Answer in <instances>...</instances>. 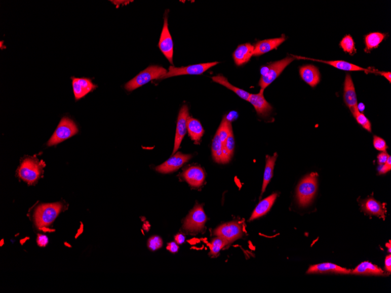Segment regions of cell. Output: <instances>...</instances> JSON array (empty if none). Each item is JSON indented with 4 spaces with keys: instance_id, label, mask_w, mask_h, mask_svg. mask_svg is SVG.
I'll return each mask as SVG.
<instances>
[{
    "instance_id": "5bb4252c",
    "label": "cell",
    "mask_w": 391,
    "mask_h": 293,
    "mask_svg": "<svg viewBox=\"0 0 391 293\" xmlns=\"http://www.w3.org/2000/svg\"><path fill=\"white\" fill-rule=\"evenodd\" d=\"M344 100L345 104L350 110L353 115L358 112L357 106V98L354 83L352 80L350 74H347L345 77L344 88Z\"/></svg>"
},
{
    "instance_id": "7c38bea8",
    "label": "cell",
    "mask_w": 391,
    "mask_h": 293,
    "mask_svg": "<svg viewBox=\"0 0 391 293\" xmlns=\"http://www.w3.org/2000/svg\"><path fill=\"white\" fill-rule=\"evenodd\" d=\"M242 225L238 223H230L221 225L214 231V234L227 240L229 243L242 237Z\"/></svg>"
},
{
    "instance_id": "484cf974",
    "label": "cell",
    "mask_w": 391,
    "mask_h": 293,
    "mask_svg": "<svg viewBox=\"0 0 391 293\" xmlns=\"http://www.w3.org/2000/svg\"><path fill=\"white\" fill-rule=\"evenodd\" d=\"M278 157V154L275 153L272 156L266 155V164L265 168V172L264 175V180H263V185L262 187V191L261 194V197L266 189L267 186H268L270 180L273 177V173L274 167Z\"/></svg>"
},
{
    "instance_id": "277c9868",
    "label": "cell",
    "mask_w": 391,
    "mask_h": 293,
    "mask_svg": "<svg viewBox=\"0 0 391 293\" xmlns=\"http://www.w3.org/2000/svg\"><path fill=\"white\" fill-rule=\"evenodd\" d=\"M62 208L63 205L60 202L37 206L34 215L37 227L43 229L50 226L58 216Z\"/></svg>"
},
{
    "instance_id": "ffe728a7",
    "label": "cell",
    "mask_w": 391,
    "mask_h": 293,
    "mask_svg": "<svg viewBox=\"0 0 391 293\" xmlns=\"http://www.w3.org/2000/svg\"><path fill=\"white\" fill-rule=\"evenodd\" d=\"M351 270L342 268V267L336 264H331V263H323V264L310 266L306 273L308 274L324 273L351 274Z\"/></svg>"
},
{
    "instance_id": "7402d4cb",
    "label": "cell",
    "mask_w": 391,
    "mask_h": 293,
    "mask_svg": "<svg viewBox=\"0 0 391 293\" xmlns=\"http://www.w3.org/2000/svg\"><path fill=\"white\" fill-rule=\"evenodd\" d=\"M351 274L356 275H371L387 276V274L377 265L371 264L369 262H364L357 266L354 270H351Z\"/></svg>"
},
{
    "instance_id": "4316f807",
    "label": "cell",
    "mask_w": 391,
    "mask_h": 293,
    "mask_svg": "<svg viewBox=\"0 0 391 293\" xmlns=\"http://www.w3.org/2000/svg\"><path fill=\"white\" fill-rule=\"evenodd\" d=\"M212 80L214 82H217L221 85L224 86L225 88L231 90L233 92H234L237 95L239 96L242 99L248 101L249 100L250 96V94L245 91V90L240 89L236 86L232 85L230 83L226 77L222 76V75H217V76L212 77Z\"/></svg>"
},
{
    "instance_id": "7bdbcfd3",
    "label": "cell",
    "mask_w": 391,
    "mask_h": 293,
    "mask_svg": "<svg viewBox=\"0 0 391 293\" xmlns=\"http://www.w3.org/2000/svg\"><path fill=\"white\" fill-rule=\"evenodd\" d=\"M377 73H379V74H381V76L385 77L387 80L389 81V82L391 81V73L389 72H384V71H378Z\"/></svg>"
},
{
    "instance_id": "7a4b0ae2",
    "label": "cell",
    "mask_w": 391,
    "mask_h": 293,
    "mask_svg": "<svg viewBox=\"0 0 391 293\" xmlns=\"http://www.w3.org/2000/svg\"><path fill=\"white\" fill-rule=\"evenodd\" d=\"M168 70L159 66H149L139 73L133 79L127 82L125 89L129 92H132L148 82L155 79H161L166 74Z\"/></svg>"
},
{
    "instance_id": "b9f144b4",
    "label": "cell",
    "mask_w": 391,
    "mask_h": 293,
    "mask_svg": "<svg viewBox=\"0 0 391 293\" xmlns=\"http://www.w3.org/2000/svg\"><path fill=\"white\" fill-rule=\"evenodd\" d=\"M175 239L178 244H182L185 242V238L182 234H178L175 236Z\"/></svg>"
},
{
    "instance_id": "ee69618b",
    "label": "cell",
    "mask_w": 391,
    "mask_h": 293,
    "mask_svg": "<svg viewBox=\"0 0 391 293\" xmlns=\"http://www.w3.org/2000/svg\"><path fill=\"white\" fill-rule=\"evenodd\" d=\"M357 109H358V111L361 112V113H363V111L365 110L364 104L363 103L358 104V106H357Z\"/></svg>"
},
{
    "instance_id": "d590c367",
    "label": "cell",
    "mask_w": 391,
    "mask_h": 293,
    "mask_svg": "<svg viewBox=\"0 0 391 293\" xmlns=\"http://www.w3.org/2000/svg\"><path fill=\"white\" fill-rule=\"evenodd\" d=\"M148 246L152 250L159 249L163 246V240L160 236H153L148 240Z\"/></svg>"
},
{
    "instance_id": "cb8c5ba5",
    "label": "cell",
    "mask_w": 391,
    "mask_h": 293,
    "mask_svg": "<svg viewBox=\"0 0 391 293\" xmlns=\"http://www.w3.org/2000/svg\"><path fill=\"white\" fill-rule=\"evenodd\" d=\"M362 207L364 212L372 215H375L382 218L385 217V210L383 205L375 200L373 198H368L362 202Z\"/></svg>"
},
{
    "instance_id": "8992f818",
    "label": "cell",
    "mask_w": 391,
    "mask_h": 293,
    "mask_svg": "<svg viewBox=\"0 0 391 293\" xmlns=\"http://www.w3.org/2000/svg\"><path fill=\"white\" fill-rule=\"evenodd\" d=\"M43 165L38 161L31 158L22 161L18 170L19 177L29 185L35 183L41 176Z\"/></svg>"
},
{
    "instance_id": "f546056e",
    "label": "cell",
    "mask_w": 391,
    "mask_h": 293,
    "mask_svg": "<svg viewBox=\"0 0 391 293\" xmlns=\"http://www.w3.org/2000/svg\"><path fill=\"white\" fill-rule=\"evenodd\" d=\"M232 131L231 122L226 118V116H224L216 133L223 144Z\"/></svg>"
},
{
    "instance_id": "f6af8a7d",
    "label": "cell",
    "mask_w": 391,
    "mask_h": 293,
    "mask_svg": "<svg viewBox=\"0 0 391 293\" xmlns=\"http://www.w3.org/2000/svg\"><path fill=\"white\" fill-rule=\"evenodd\" d=\"M386 246L389 247V253H390V241H389V244L386 243Z\"/></svg>"
},
{
    "instance_id": "83f0119b",
    "label": "cell",
    "mask_w": 391,
    "mask_h": 293,
    "mask_svg": "<svg viewBox=\"0 0 391 293\" xmlns=\"http://www.w3.org/2000/svg\"><path fill=\"white\" fill-rule=\"evenodd\" d=\"M212 151L213 159L216 162L223 164L228 163L224 155L223 144L221 142L217 133L213 140Z\"/></svg>"
},
{
    "instance_id": "d6986e66",
    "label": "cell",
    "mask_w": 391,
    "mask_h": 293,
    "mask_svg": "<svg viewBox=\"0 0 391 293\" xmlns=\"http://www.w3.org/2000/svg\"><path fill=\"white\" fill-rule=\"evenodd\" d=\"M299 73L300 77L304 81L315 88L321 81V74L317 67L307 65L300 67Z\"/></svg>"
},
{
    "instance_id": "d6a6232c",
    "label": "cell",
    "mask_w": 391,
    "mask_h": 293,
    "mask_svg": "<svg viewBox=\"0 0 391 293\" xmlns=\"http://www.w3.org/2000/svg\"><path fill=\"white\" fill-rule=\"evenodd\" d=\"M340 47L345 52L353 55L356 52L355 43L353 37L350 35H346L341 40Z\"/></svg>"
},
{
    "instance_id": "9c48e42d",
    "label": "cell",
    "mask_w": 391,
    "mask_h": 293,
    "mask_svg": "<svg viewBox=\"0 0 391 293\" xmlns=\"http://www.w3.org/2000/svg\"><path fill=\"white\" fill-rule=\"evenodd\" d=\"M189 116V108L187 105H183L180 108L178 116L177 125H176L174 147L172 154L174 155L177 152L180 145L185 137L187 131V119Z\"/></svg>"
},
{
    "instance_id": "4fadbf2b",
    "label": "cell",
    "mask_w": 391,
    "mask_h": 293,
    "mask_svg": "<svg viewBox=\"0 0 391 293\" xmlns=\"http://www.w3.org/2000/svg\"><path fill=\"white\" fill-rule=\"evenodd\" d=\"M75 100L78 101L84 98L97 87L89 78L71 77Z\"/></svg>"
},
{
    "instance_id": "ac0fdd59",
    "label": "cell",
    "mask_w": 391,
    "mask_h": 293,
    "mask_svg": "<svg viewBox=\"0 0 391 293\" xmlns=\"http://www.w3.org/2000/svg\"><path fill=\"white\" fill-rule=\"evenodd\" d=\"M285 40V36L283 35L281 37H278V38L259 41L254 45V56H261L273 50H276Z\"/></svg>"
},
{
    "instance_id": "5b68a950",
    "label": "cell",
    "mask_w": 391,
    "mask_h": 293,
    "mask_svg": "<svg viewBox=\"0 0 391 293\" xmlns=\"http://www.w3.org/2000/svg\"><path fill=\"white\" fill-rule=\"evenodd\" d=\"M78 132V128L73 120L67 116H64L50 140L48 141L47 146H52L57 145L72 137Z\"/></svg>"
},
{
    "instance_id": "6da1fadb",
    "label": "cell",
    "mask_w": 391,
    "mask_h": 293,
    "mask_svg": "<svg viewBox=\"0 0 391 293\" xmlns=\"http://www.w3.org/2000/svg\"><path fill=\"white\" fill-rule=\"evenodd\" d=\"M318 176L317 173H311L300 182L296 190V198L300 206L309 205L318 190Z\"/></svg>"
},
{
    "instance_id": "2e32d148",
    "label": "cell",
    "mask_w": 391,
    "mask_h": 293,
    "mask_svg": "<svg viewBox=\"0 0 391 293\" xmlns=\"http://www.w3.org/2000/svg\"><path fill=\"white\" fill-rule=\"evenodd\" d=\"M182 177L189 185L193 187H201L206 178L203 169L199 166H191L183 172Z\"/></svg>"
},
{
    "instance_id": "e575fe53",
    "label": "cell",
    "mask_w": 391,
    "mask_h": 293,
    "mask_svg": "<svg viewBox=\"0 0 391 293\" xmlns=\"http://www.w3.org/2000/svg\"><path fill=\"white\" fill-rule=\"evenodd\" d=\"M373 145L376 149L381 152H386L387 149L388 148L385 141L376 135L374 136Z\"/></svg>"
},
{
    "instance_id": "f1b7e54d",
    "label": "cell",
    "mask_w": 391,
    "mask_h": 293,
    "mask_svg": "<svg viewBox=\"0 0 391 293\" xmlns=\"http://www.w3.org/2000/svg\"><path fill=\"white\" fill-rule=\"evenodd\" d=\"M385 35L379 32L371 33L365 37L366 50L370 51L373 49L377 48L383 39Z\"/></svg>"
},
{
    "instance_id": "74e56055",
    "label": "cell",
    "mask_w": 391,
    "mask_h": 293,
    "mask_svg": "<svg viewBox=\"0 0 391 293\" xmlns=\"http://www.w3.org/2000/svg\"><path fill=\"white\" fill-rule=\"evenodd\" d=\"M389 155H388V153L386 152H382L378 154L377 156L378 159V163L379 165V166H381V165H382L383 164H385L387 159H388Z\"/></svg>"
},
{
    "instance_id": "9a60e30c",
    "label": "cell",
    "mask_w": 391,
    "mask_h": 293,
    "mask_svg": "<svg viewBox=\"0 0 391 293\" xmlns=\"http://www.w3.org/2000/svg\"><path fill=\"white\" fill-rule=\"evenodd\" d=\"M264 91V90L261 89L260 92L258 94H250L248 101L253 105L259 115L262 117H266L271 112L272 107L265 100Z\"/></svg>"
},
{
    "instance_id": "8d00e7d4",
    "label": "cell",
    "mask_w": 391,
    "mask_h": 293,
    "mask_svg": "<svg viewBox=\"0 0 391 293\" xmlns=\"http://www.w3.org/2000/svg\"><path fill=\"white\" fill-rule=\"evenodd\" d=\"M391 169V157L389 156L388 159H387L385 164L381 165L380 168L378 169V173L379 175L385 174L387 172H389Z\"/></svg>"
},
{
    "instance_id": "1f68e13d",
    "label": "cell",
    "mask_w": 391,
    "mask_h": 293,
    "mask_svg": "<svg viewBox=\"0 0 391 293\" xmlns=\"http://www.w3.org/2000/svg\"><path fill=\"white\" fill-rule=\"evenodd\" d=\"M224 153L228 163L230 161L233 154H234L235 148V140L233 131L229 135L226 141L223 144Z\"/></svg>"
},
{
    "instance_id": "30bf717a",
    "label": "cell",
    "mask_w": 391,
    "mask_h": 293,
    "mask_svg": "<svg viewBox=\"0 0 391 293\" xmlns=\"http://www.w3.org/2000/svg\"><path fill=\"white\" fill-rule=\"evenodd\" d=\"M191 158V155H185L181 152H176L170 158L155 170L161 174H167L175 172Z\"/></svg>"
},
{
    "instance_id": "44dd1931",
    "label": "cell",
    "mask_w": 391,
    "mask_h": 293,
    "mask_svg": "<svg viewBox=\"0 0 391 293\" xmlns=\"http://www.w3.org/2000/svg\"><path fill=\"white\" fill-rule=\"evenodd\" d=\"M278 196L277 193H273L269 197L264 199L259 202L256 208L254 210L253 214L250 218V221L258 219L268 213L271 209L274 202H275Z\"/></svg>"
},
{
    "instance_id": "d4e9b609",
    "label": "cell",
    "mask_w": 391,
    "mask_h": 293,
    "mask_svg": "<svg viewBox=\"0 0 391 293\" xmlns=\"http://www.w3.org/2000/svg\"><path fill=\"white\" fill-rule=\"evenodd\" d=\"M300 59H304L307 60H310V61H317L322 62L323 63L328 64V65L332 66L336 68L345 71H364L367 73H374L373 71H371L369 69H364L363 67L353 65V64L345 62L343 61H321V60L313 59L310 58H300Z\"/></svg>"
},
{
    "instance_id": "8fae6325",
    "label": "cell",
    "mask_w": 391,
    "mask_h": 293,
    "mask_svg": "<svg viewBox=\"0 0 391 293\" xmlns=\"http://www.w3.org/2000/svg\"><path fill=\"white\" fill-rule=\"evenodd\" d=\"M159 46L160 50L172 65L174 58V43L168 28V17L164 18V24L162 31Z\"/></svg>"
},
{
    "instance_id": "3957f363",
    "label": "cell",
    "mask_w": 391,
    "mask_h": 293,
    "mask_svg": "<svg viewBox=\"0 0 391 293\" xmlns=\"http://www.w3.org/2000/svg\"><path fill=\"white\" fill-rule=\"evenodd\" d=\"M295 59L294 58L287 57L262 67L261 69V77L259 81V86L261 89L265 90L271 84Z\"/></svg>"
},
{
    "instance_id": "603a6c76",
    "label": "cell",
    "mask_w": 391,
    "mask_h": 293,
    "mask_svg": "<svg viewBox=\"0 0 391 293\" xmlns=\"http://www.w3.org/2000/svg\"><path fill=\"white\" fill-rule=\"evenodd\" d=\"M187 131L189 137L195 143L200 142L205 134L204 127L201 122L190 116L187 119Z\"/></svg>"
},
{
    "instance_id": "52a82bcc",
    "label": "cell",
    "mask_w": 391,
    "mask_h": 293,
    "mask_svg": "<svg viewBox=\"0 0 391 293\" xmlns=\"http://www.w3.org/2000/svg\"><path fill=\"white\" fill-rule=\"evenodd\" d=\"M217 64H219V62L197 64V65L181 67H176L171 66L169 67L167 74L164 75L163 77H162L161 79L181 76V75H201L205 73L206 71L215 66Z\"/></svg>"
},
{
    "instance_id": "ba28073f",
    "label": "cell",
    "mask_w": 391,
    "mask_h": 293,
    "mask_svg": "<svg viewBox=\"0 0 391 293\" xmlns=\"http://www.w3.org/2000/svg\"><path fill=\"white\" fill-rule=\"evenodd\" d=\"M207 217L204 208L200 204H197L184 223L183 228L188 232H198L204 228Z\"/></svg>"
},
{
    "instance_id": "ab89813d",
    "label": "cell",
    "mask_w": 391,
    "mask_h": 293,
    "mask_svg": "<svg viewBox=\"0 0 391 293\" xmlns=\"http://www.w3.org/2000/svg\"><path fill=\"white\" fill-rule=\"evenodd\" d=\"M167 249L172 253H176L178 251L179 246L175 242H172L168 244Z\"/></svg>"
},
{
    "instance_id": "e0dca14e",
    "label": "cell",
    "mask_w": 391,
    "mask_h": 293,
    "mask_svg": "<svg viewBox=\"0 0 391 293\" xmlns=\"http://www.w3.org/2000/svg\"><path fill=\"white\" fill-rule=\"evenodd\" d=\"M254 46L250 43L240 45L232 54L233 59L237 66L245 65L254 56Z\"/></svg>"
},
{
    "instance_id": "60d3db41",
    "label": "cell",
    "mask_w": 391,
    "mask_h": 293,
    "mask_svg": "<svg viewBox=\"0 0 391 293\" xmlns=\"http://www.w3.org/2000/svg\"><path fill=\"white\" fill-rule=\"evenodd\" d=\"M385 266L386 271L391 272V255H389L385 258Z\"/></svg>"
},
{
    "instance_id": "f35d334b",
    "label": "cell",
    "mask_w": 391,
    "mask_h": 293,
    "mask_svg": "<svg viewBox=\"0 0 391 293\" xmlns=\"http://www.w3.org/2000/svg\"><path fill=\"white\" fill-rule=\"evenodd\" d=\"M37 244L41 246H45L47 245L48 239L45 235H39L37 238Z\"/></svg>"
},
{
    "instance_id": "836d02e7",
    "label": "cell",
    "mask_w": 391,
    "mask_h": 293,
    "mask_svg": "<svg viewBox=\"0 0 391 293\" xmlns=\"http://www.w3.org/2000/svg\"><path fill=\"white\" fill-rule=\"evenodd\" d=\"M354 116L356 119L357 122H358L360 125H362L364 129L368 131V132L371 133V122L369 121V119L366 117V115L358 111Z\"/></svg>"
},
{
    "instance_id": "4dcf8cb0",
    "label": "cell",
    "mask_w": 391,
    "mask_h": 293,
    "mask_svg": "<svg viewBox=\"0 0 391 293\" xmlns=\"http://www.w3.org/2000/svg\"><path fill=\"white\" fill-rule=\"evenodd\" d=\"M228 243L229 242L226 240L218 236L217 238L213 239L211 243L210 244V255L213 257H216L219 254L220 250L223 249Z\"/></svg>"
}]
</instances>
